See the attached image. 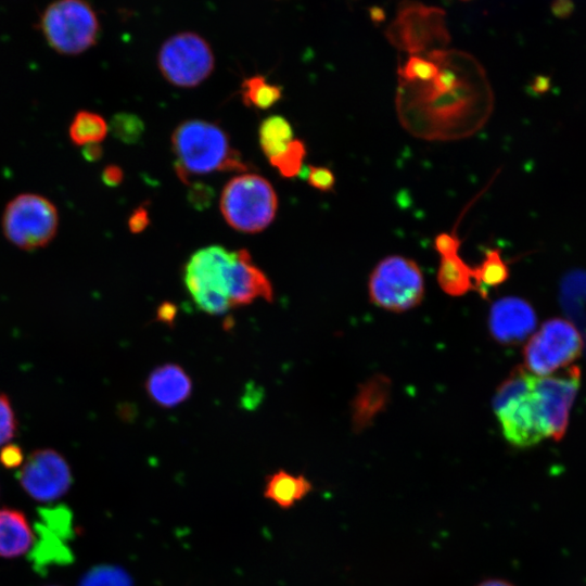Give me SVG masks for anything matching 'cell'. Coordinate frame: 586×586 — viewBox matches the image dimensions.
Here are the masks:
<instances>
[{
    "mask_svg": "<svg viewBox=\"0 0 586 586\" xmlns=\"http://www.w3.org/2000/svg\"><path fill=\"white\" fill-rule=\"evenodd\" d=\"M175 170L184 183L190 176L217 170L247 169L241 155L230 146L226 132L217 125L192 119L181 123L171 137Z\"/></svg>",
    "mask_w": 586,
    "mask_h": 586,
    "instance_id": "obj_1",
    "label": "cell"
},
{
    "mask_svg": "<svg viewBox=\"0 0 586 586\" xmlns=\"http://www.w3.org/2000/svg\"><path fill=\"white\" fill-rule=\"evenodd\" d=\"M534 374L517 367L499 385L494 411L505 438L519 448L531 447L549 437L536 394Z\"/></svg>",
    "mask_w": 586,
    "mask_h": 586,
    "instance_id": "obj_2",
    "label": "cell"
},
{
    "mask_svg": "<svg viewBox=\"0 0 586 586\" xmlns=\"http://www.w3.org/2000/svg\"><path fill=\"white\" fill-rule=\"evenodd\" d=\"M278 199L270 182L255 174L235 176L225 186L220 211L233 229L256 233L267 228L276 216Z\"/></svg>",
    "mask_w": 586,
    "mask_h": 586,
    "instance_id": "obj_3",
    "label": "cell"
},
{
    "mask_svg": "<svg viewBox=\"0 0 586 586\" xmlns=\"http://www.w3.org/2000/svg\"><path fill=\"white\" fill-rule=\"evenodd\" d=\"M39 27L52 50L77 55L98 39L100 24L92 7L82 0H58L42 12Z\"/></svg>",
    "mask_w": 586,
    "mask_h": 586,
    "instance_id": "obj_4",
    "label": "cell"
},
{
    "mask_svg": "<svg viewBox=\"0 0 586 586\" xmlns=\"http://www.w3.org/2000/svg\"><path fill=\"white\" fill-rule=\"evenodd\" d=\"M233 256L234 251L209 245L192 254L186 264V288L202 311L220 315L230 308L229 275Z\"/></svg>",
    "mask_w": 586,
    "mask_h": 586,
    "instance_id": "obj_5",
    "label": "cell"
},
{
    "mask_svg": "<svg viewBox=\"0 0 586 586\" xmlns=\"http://www.w3.org/2000/svg\"><path fill=\"white\" fill-rule=\"evenodd\" d=\"M1 226L11 244L34 251L47 246L56 235L59 213L46 196L21 193L5 205Z\"/></svg>",
    "mask_w": 586,
    "mask_h": 586,
    "instance_id": "obj_6",
    "label": "cell"
},
{
    "mask_svg": "<svg viewBox=\"0 0 586 586\" xmlns=\"http://www.w3.org/2000/svg\"><path fill=\"white\" fill-rule=\"evenodd\" d=\"M368 290L374 305L394 313L406 311L420 304L424 296L423 275L412 259L392 255L374 267Z\"/></svg>",
    "mask_w": 586,
    "mask_h": 586,
    "instance_id": "obj_7",
    "label": "cell"
},
{
    "mask_svg": "<svg viewBox=\"0 0 586 586\" xmlns=\"http://www.w3.org/2000/svg\"><path fill=\"white\" fill-rule=\"evenodd\" d=\"M582 348V336L572 322L561 318L549 319L524 347L526 370L536 377L551 375L576 360Z\"/></svg>",
    "mask_w": 586,
    "mask_h": 586,
    "instance_id": "obj_8",
    "label": "cell"
},
{
    "mask_svg": "<svg viewBox=\"0 0 586 586\" xmlns=\"http://www.w3.org/2000/svg\"><path fill=\"white\" fill-rule=\"evenodd\" d=\"M163 76L177 87H195L214 69V54L205 39L194 33H180L168 38L158 52Z\"/></svg>",
    "mask_w": 586,
    "mask_h": 586,
    "instance_id": "obj_9",
    "label": "cell"
},
{
    "mask_svg": "<svg viewBox=\"0 0 586 586\" xmlns=\"http://www.w3.org/2000/svg\"><path fill=\"white\" fill-rule=\"evenodd\" d=\"M17 480L33 499L50 502L68 492L73 475L62 454L52 448H41L28 456L21 467Z\"/></svg>",
    "mask_w": 586,
    "mask_h": 586,
    "instance_id": "obj_10",
    "label": "cell"
},
{
    "mask_svg": "<svg viewBox=\"0 0 586 586\" xmlns=\"http://www.w3.org/2000/svg\"><path fill=\"white\" fill-rule=\"evenodd\" d=\"M581 382L578 367H570L547 377H534V392L545 420L549 437L559 441L563 437L570 410Z\"/></svg>",
    "mask_w": 586,
    "mask_h": 586,
    "instance_id": "obj_11",
    "label": "cell"
},
{
    "mask_svg": "<svg viewBox=\"0 0 586 586\" xmlns=\"http://www.w3.org/2000/svg\"><path fill=\"white\" fill-rule=\"evenodd\" d=\"M42 523L38 525L39 540L33 549L36 568L69 562L72 555L64 540L68 539L71 514L64 507L41 509Z\"/></svg>",
    "mask_w": 586,
    "mask_h": 586,
    "instance_id": "obj_12",
    "label": "cell"
},
{
    "mask_svg": "<svg viewBox=\"0 0 586 586\" xmlns=\"http://www.w3.org/2000/svg\"><path fill=\"white\" fill-rule=\"evenodd\" d=\"M258 298L272 301L271 282L246 250L234 251L229 275L230 308L252 304Z\"/></svg>",
    "mask_w": 586,
    "mask_h": 586,
    "instance_id": "obj_13",
    "label": "cell"
},
{
    "mask_svg": "<svg viewBox=\"0 0 586 586\" xmlns=\"http://www.w3.org/2000/svg\"><path fill=\"white\" fill-rule=\"evenodd\" d=\"M536 321L532 306L514 296L497 301L489 314L491 332L497 341L505 344L525 340L534 331Z\"/></svg>",
    "mask_w": 586,
    "mask_h": 586,
    "instance_id": "obj_14",
    "label": "cell"
},
{
    "mask_svg": "<svg viewBox=\"0 0 586 586\" xmlns=\"http://www.w3.org/2000/svg\"><path fill=\"white\" fill-rule=\"evenodd\" d=\"M145 390L157 406L173 408L190 397L192 382L179 365L165 364L151 371L145 381Z\"/></svg>",
    "mask_w": 586,
    "mask_h": 586,
    "instance_id": "obj_15",
    "label": "cell"
},
{
    "mask_svg": "<svg viewBox=\"0 0 586 586\" xmlns=\"http://www.w3.org/2000/svg\"><path fill=\"white\" fill-rule=\"evenodd\" d=\"M34 544V533L25 514L16 509H0V557L15 558Z\"/></svg>",
    "mask_w": 586,
    "mask_h": 586,
    "instance_id": "obj_16",
    "label": "cell"
},
{
    "mask_svg": "<svg viewBox=\"0 0 586 586\" xmlns=\"http://www.w3.org/2000/svg\"><path fill=\"white\" fill-rule=\"evenodd\" d=\"M313 489L305 475H295L285 470H277L266 477L264 497L281 509H290Z\"/></svg>",
    "mask_w": 586,
    "mask_h": 586,
    "instance_id": "obj_17",
    "label": "cell"
},
{
    "mask_svg": "<svg viewBox=\"0 0 586 586\" xmlns=\"http://www.w3.org/2000/svg\"><path fill=\"white\" fill-rule=\"evenodd\" d=\"M437 279L449 295H463L474 286L473 269L460 258L458 252L442 256Z\"/></svg>",
    "mask_w": 586,
    "mask_h": 586,
    "instance_id": "obj_18",
    "label": "cell"
},
{
    "mask_svg": "<svg viewBox=\"0 0 586 586\" xmlns=\"http://www.w3.org/2000/svg\"><path fill=\"white\" fill-rule=\"evenodd\" d=\"M107 131L109 125L101 115L85 110L75 114L68 128L71 141L78 146L100 143Z\"/></svg>",
    "mask_w": 586,
    "mask_h": 586,
    "instance_id": "obj_19",
    "label": "cell"
},
{
    "mask_svg": "<svg viewBox=\"0 0 586 586\" xmlns=\"http://www.w3.org/2000/svg\"><path fill=\"white\" fill-rule=\"evenodd\" d=\"M259 144L268 160L281 154L293 140V129L282 116L273 115L259 126Z\"/></svg>",
    "mask_w": 586,
    "mask_h": 586,
    "instance_id": "obj_20",
    "label": "cell"
},
{
    "mask_svg": "<svg viewBox=\"0 0 586 586\" xmlns=\"http://www.w3.org/2000/svg\"><path fill=\"white\" fill-rule=\"evenodd\" d=\"M282 97V89L266 81L262 75L252 76L242 84V99L245 105L266 110Z\"/></svg>",
    "mask_w": 586,
    "mask_h": 586,
    "instance_id": "obj_21",
    "label": "cell"
},
{
    "mask_svg": "<svg viewBox=\"0 0 586 586\" xmlns=\"http://www.w3.org/2000/svg\"><path fill=\"white\" fill-rule=\"evenodd\" d=\"M509 271L498 250H488L480 266L473 269L474 285L482 293L487 288L496 286L508 278Z\"/></svg>",
    "mask_w": 586,
    "mask_h": 586,
    "instance_id": "obj_22",
    "label": "cell"
},
{
    "mask_svg": "<svg viewBox=\"0 0 586 586\" xmlns=\"http://www.w3.org/2000/svg\"><path fill=\"white\" fill-rule=\"evenodd\" d=\"M305 154L303 141L293 139L281 154L270 158L269 162L281 176L291 178L297 176L303 168Z\"/></svg>",
    "mask_w": 586,
    "mask_h": 586,
    "instance_id": "obj_23",
    "label": "cell"
},
{
    "mask_svg": "<svg viewBox=\"0 0 586 586\" xmlns=\"http://www.w3.org/2000/svg\"><path fill=\"white\" fill-rule=\"evenodd\" d=\"M110 130L120 141L133 144L141 139L144 132V124L136 114L122 112L112 117Z\"/></svg>",
    "mask_w": 586,
    "mask_h": 586,
    "instance_id": "obj_24",
    "label": "cell"
},
{
    "mask_svg": "<svg viewBox=\"0 0 586 586\" xmlns=\"http://www.w3.org/2000/svg\"><path fill=\"white\" fill-rule=\"evenodd\" d=\"M440 73V67L434 61L412 55L406 62L402 74L408 80L433 81Z\"/></svg>",
    "mask_w": 586,
    "mask_h": 586,
    "instance_id": "obj_25",
    "label": "cell"
},
{
    "mask_svg": "<svg viewBox=\"0 0 586 586\" xmlns=\"http://www.w3.org/2000/svg\"><path fill=\"white\" fill-rule=\"evenodd\" d=\"M17 431V419L10 398L0 393V447L8 444Z\"/></svg>",
    "mask_w": 586,
    "mask_h": 586,
    "instance_id": "obj_26",
    "label": "cell"
},
{
    "mask_svg": "<svg viewBox=\"0 0 586 586\" xmlns=\"http://www.w3.org/2000/svg\"><path fill=\"white\" fill-rule=\"evenodd\" d=\"M79 586H122L119 575L112 569L97 568L88 572Z\"/></svg>",
    "mask_w": 586,
    "mask_h": 586,
    "instance_id": "obj_27",
    "label": "cell"
},
{
    "mask_svg": "<svg viewBox=\"0 0 586 586\" xmlns=\"http://www.w3.org/2000/svg\"><path fill=\"white\" fill-rule=\"evenodd\" d=\"M306 179L309 186L324 192L331 191L335 184V177L327 167L309 166Z\"/></svg>",
    "mask_w": 586,
    "mask_h": 586,
    "instance_id": "obj_28",
    "label": "cell"
},
{
    "mask_svg": "<svg viewBox=\"0 0 586 586\" xmlns=\"http://www.w3.org/2000/svg\"><path fill=\"white\" fill-rule=\"evenodd\" d=\"M214 199V190L204 183H193L188 193L190 204L198 209H203L209 206Z\"/></svg>",
    "mask_w": 586,
    "mask_h": 586,
    "instance_id": "obj_29",
    "label": "cell"
},
{
    "mask_svg": "<svg viewBox=\"0 0 586 586\" xmlns=\"http://www.w3.org/2000/svg\"><path fill=\"white\" fill-rule=\"evenodd\" d=\"M24 463L23 449L13 443L3 445L0 449V464L5 469H16Z\"/></svg>",
    "mask_w": 586,
    "mask_h": 586,
    "instance_id": "obj_30",
    "label": "cell"
},
{
    "mask_svg": "<svg viewBox=\"0 0 586 586\" xmlns=\"http://www.w3.org/2000/svg\"><path fill=\"white\" fill-rule=\"evenodd\" d=\"M459 246H460V241L455 234L444 232V233H440L435 238V249L441 254V256L447 255L450 253H457Z\"/></svg>",
    "mask_w": 586,
    "mask_h": 586,
    "instance_id": "obj_31",
    "label": "cell"
},
{
    "mask_svg": "<svg viewBox=\"0 0 586 586\" xmlns=\"http://www.w3.org/2000/svg\"><path fill=\"white\" fill-rule=\"evenodd\" d=\"M149 225V214L145 207H138L130 215L128 226L131 232H141Z\"/></svg>",
    "mask_w": 586,
    "mask_h": 586,
    "instance_id": "obj_32",
    "label": "cell"
},
{
    "mask_svg": "<svg viewBox=\"0 0 586 586\" xmlns=\"http://www.w3.org/2000/svg\"><path fill=\"white\" fill-rule=\"evenodd\" d=\"M124 173L117 165H109L102 171V181L109 187H117L122 183Z\"/></svg>",
    "mask_w": 586,
    "mask_h": 586,
    "instance_id": "obj_33",
    "label": "cell"
},
{
    "mask_svg": "<svg viewBox=\"0 0 586 586\" xmlns=\"http://www.w3.org/2000/svg\"><path fill=\"white\" fill-rule=\"evenodd\" d=\"M82 156L88 162H97L102 157L103 149L99 143H91L84 146Z\"/></svg>",
    "mask_w": 586,
    "mask_h": 586,
    "instance_id": "obj_34",
    "label": "cell"
},
{
    "mask_svg": "<svg viewBox=\"0 0 586 586\" xmlns=\"http://www.w3.org/2000/svg\"><path fill=\"white\" fill-rule=\"evenodd\" d=\"M551 10L556 16L566 17L573 10V3L570 1H556L552 3Z\"/></svg>",
    "mask_w": 586,
    "mask_h": 586,
    "instance_id": "obj_35",
    "label": "cell"
},
{
    "mask_svg": "<svg viewBox=\"0 0 586 586\" xmlns=\"http://www.w3.org/2000/svg\"><path fill=\"white\" fill-rule=\"evenodd\" d=\"M550 88V78L547 76H537L531 84V89L535 93H545Z\"/></svg>",
    "mask_w": 586,
    "mask_h": 586,
    "instance_id": "obj_36",
    "label": "cell"
},
{
    "mask_svg": "<svg viewBox=\"0 0 586 586\" xmlns=\"http://www.w3.org/2000/svg\"><path fill=\"white\" fill-rule=\"evenodd\" d=\"M476 586H514L508 581L500 579V578H489L481 582Z\"/></svg>",
    "mask_w": 586,
    "mask_h": 586,
    "instance_id": "obj_37",
    "label": "cell"
},
{
    "mask_svg": "<svg viewBox=\"0 0 586 586\" xmlns=\"http://www.w3.org/2000/svg\"><path fill=\"white\" fill-rule=\"evenodd\" d=\"M370 15H371L372 20L375 21V22H380V21L384 20L383 10H381L380 8H372L370 10Z\"/></svg>",
    "mask_w": 586,
    "mask_h": 586,
    "instance_id": "obj_38",
    "label": "cell"
}]
</instances>
